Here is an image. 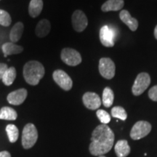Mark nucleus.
<instances>
[{
	"label": "nucleus",
	"instance_id": "22",
	"mask_svg": "<svg viewBox=\"0 0 157 157\" xmlns=\"http://www.w3.org/2000/svg\"><path fill=\"white\" fill-rule=\"evenodd\" d=\"M114 100V94L113 90L109 87H105L103 93V104L105 107L109 108L112 105Z\"/></svg>",
	"mask_w": 157,
	"mask_h": 157
},
{
	"label": "nucleus",
	"instance_id": "1",
	"mask_svg": "<svg viewBox=\"0 0 157 157\" xmlns=\"http://www.w3.org/2000/svg\"><path fill=\"white\" fill-rule=\"evenodd\" d=\"M114 133L106 124L98 125L92 133L90 152L93 156H103L112 148Z\"/></svg>",
	"mask_w": 157,
	"mask_h": 157
},
{
	"label": "nucleus",
	"instance_id": "20",
	"mask_svg": "<svg viewBox=\"0 0 157 157\" xmlns=\"http://www.w3.org/2000/svg\"><path fill=\"white\" fill-rule=\"evenodd\" d=\"M17 113L14 109L10 107H3L0 110V119L14 121L17 119Z\"/></svg>",
	"mask_w": 157,
	"mask_h": 157
},
{
	"label": "nucleus",
	"instance_id": "16",
	"mask_svg": "<svg viewBox=\"0 0 157 157\" xmlns=\"http://www.w3.org/2000/svg\"><path fill=\"white\" fill-rule=\"evenodd\" d=\"M124 0H108L102 5L101 10L103 12L118 11L124 7Z\"/></svg>",
	"mask_w": 157,
	"mask_h": 157
},
{
	"label": "nucleus",
	"instance_id": "31",
	"mask_svg": "<svg viewBox=\"0 0 157 157\" xmlns=\"http://www.w3.org/2000/svg\"><path fill=\"white\" fill-rule=\"evenodd\" d=\"M99 157H105V156H100Z\"/></svg>",
	"mask_w": 157,
	"mask_h": 157
},
{
	"label": "nucleus",
	"instance_id": "13",
	"mask_svg": "<svg viewBox=\"0 0 157 157\" xmlns=\"http://www.w3.org/2000/svg\"><path fill=\"white\" fill-rule=\"evenodd\" d=\"M119 17H120L121 21L124 23H125L129 29L131 31H135L137 30V27H138V21L136 18H134L131 16L130 13L127 10H121L120 14H119Z\"/></svg>",
	"mask_w": 157,
	"mask_h": 157
},
{
	"label": "nucleus",
	"instance_id": "11",
	"mask_svg": "<svg viewBox=\"0 0 157 157\" xmlns=\"http://www.w3.org/2000/svg\"><path fill=\"white\" fill-rule=\"evenodd\" d=\"M84 105L90 110H96L101 105V100L99 95L95 93L87 92L82 98Z\"/></svg>",
	"mask_w": 157,
	"mask_h": 157
},
{
	"label": "nucleus",
	"instance_id": "17",
	"mask_svg": "<svg viewBox=\"0 0 157 157\" xmlns=\"http://www.w3.org/2000/svg\"><path fill=\"white\" fill-rule=\"evenodd\" d=\"M115 152L118 157H126L130 153L128 142L125 140H119L115 145Z\"/></svg>",
	"mask_w": 157,
	"mask_h": 157
},
{
	"label": "nucleus",
	"instance_id": "27",
	"mask_svg": "<svg viewBox=\"0 0 157 157\" xmlns=\"http://www.w3.org/2000/svg\"><path fill=\"white\" fill-rule=\"evenodd\" d=\"M148 96L152 101H157V85H155L151 88L148 91Z\"/></svg>",
	"mask_w": 157,
	"mask_h": 157
},
{
	"label": "nucleus",
	"instance_id": "3",
	"mask_svg": "<svg viewBox=\"0 0 157 157\" xmlns=\"http://www.w3.org/2000/svg\"><path fill=\"white\" fill-rule=\"evenodd\" d=\"M38 139V132L33 124H27L24 127L22 134V145L25 149L31 148L34 146Z\"/></svg>",
	"mask_w": 157,
	"mask_h": 157
},
{
	"label": "nucleus",
	"instance_id": "30",
	"mask_svg": "<svg viewBox=\"0 0 157 157\" xmlns=\"http://www.w3.org/2000/svg\"><path fill=\"white\" fill-rule=\"evenodd\" d=\"M154 36L155 38L157 39V25L155 27V29H154Z\"/></svg>",
	"mask_w": 157,
	"mask_h": 157
},
{
	"label": "nucleus",
	"instance_id": "12",
	"mask_svg": "<svg viewBox=\"0 0 157 157\" xmlns=\"http://www.w3.org/2000/svg\"><path fill=\"white\" fill-rule=\"evenodd\" d=\"M28 95V92L24 88L15 90L7 95V100L10 104L14 105H19L22 104Z\"/></svg>",
	"mask_w": 157,
	"mask_h": 157
},
{
	"label": "nucleus",
	"instance_id": "21",
	"mask_svg": "<svg viewBox=\"0 0 157 157\" xmlns=\"http://www.w3.org/2000/svg\"><path fill=\"white\" fill-rule=\"evenodd\" d=\"M15 78H16V70L15 67H10L6 70L2 80L5 85L10 86L14 82Z\"/></svg>",
	"mask_w": 157,
	"mask_h": 157
},
{
	"label": "nucleus",
	"instance_id": "9",
	"mask_svg": "<svg viewBox=\"0 0 157 157\" xmlns=\"http://www.w3.org/2000/svg\"><path fill=\"white\" fill-rule=\"evenodd\" d=\"M116 37L115 31L108 25H103L100 31V40L103 46L106 48H112L114 46Z\"/></svg>",
	"mask_w": 157,
	"mask_h": 157
},
{
	"label": "nucleus",
	"instance_id": "5",
	"mask_svg": "<svg viewBox=\"0 0 157 157\" xmlns=\"http://www.w3.org/2000/svg\"><path fill=\"white\" fill-rule=\"evenodd\" d=\"M151 130V124L146 121H139L132 127L130 131V137L133 140H140L146 137Z\"/></svg>",
	"mask_w": 157,
	"mask_h": 157
},
{
	"label": "nucleus",
	"instance_id": "29",
	"mask_svg": "<svg viewBox=\"0 0 157 157\" xmlns=\"http://www.w3.org/2000/svg\"><path fill=\"white\" fill-rule=\"evenodd\" d=\"M0 157H11L10 154L8 151H2L0 152Z\"/></svg>",
	"mask_w": 157,
	"mask_h": 157
},
{
	"label": "nucleus",
	"instance_id": "10",
	"mask_svg": "<svg viewBox=\"0 0 157 157\" xmlns=\"http://www.w3.org/2000/svg\"><path fill=\"white\" fill-rule=\"evenodd\" d=\"M72 25L74 29L77 32H82L88 25L87 17L82 10H77L72 15Z\"/></svg>",
	"mask_w": 157,
	"mask_h": 157
},
{
	"label": "nucleus",
	"instance_id": "25",
	"mask_svg": "<svg viewBox=\"0 0 157 157\" xmlns=\"http://www.w3.org/2000/svg\"><path fill=\"white\" fill-rule=\"evenodd\" d=\"M12 23L10 15L7 11L0 10V25L3 26H9Z\"/></svg>",
	"mask_w": 157,
	"mask_h": 157
},
{
	"label": "nucleus",
	"instance_id": "26",
	"mask_svg": "<svg viewBox=\"0 0 157 157\" xmlns=\"http://www.w3.org/2000/svg\"><path fill=\"white\" fill-rule=\"evenodd\" d=\"M96 114H97L98 118L103 124H107L111 121V116L109 115V113L107 111H104L103 109L98 110Z\"/></svg>",
	"mask_w": 157,
	"mask_h": 157
},
{
	"label": "nucleus",
	"instance_id": "2",
	"mask_svg": "<svg viewBox=\"0 0 157 157\" xmlns=\"http://www.w3.org/2000/svg\"><path fill=\"white\" fill-rule=\"evenodd\" d=\"M45 70L43 65L36 60L27 62L23 67V77L30 85H37L44 75Z\"/></svg>",
	"mask_w": 157,
	"mask_h": 157
},
{
	"label": "nucleus",
	"instance_id": "28",
	"mask_svg": "<svg viewBox=\"0 0 157 157\" xmlns=\"http://www.w3.org/2000/svg\"><path fill=\"white\" fill-rule=\"evenodd\" d=\"M8 68L7 67V65L5 63H0V79L2 78V76L6 71V70Z\"/></svg>",
	"mask_w": 157,
	"mask_h": 157
},
{
	"label": "nucleus",
	"instance_id": "14",
	"mask_svg": "<svg viewBox=\"0 0 157 157\" xmlns=\"http://www.w3.org/2000/svg\"><path fill=\"white\" fill-rule=\"evenodd\" d=\"M51 30V24L50 21L47 19L41 20L37 23L36 29H35V33L36 36L40 38L48 36Z\"/></svg>",
	"mask_w": 157,
	"mask_h": 157
},
{
	"label": "nucleus",
	"instance_id": "24",
	"mask_svg": "<svg viewBox=\"0 0 157 157\" xmlns=\"http://www.w3.org/2000/svg\"><path fill=\"white\" fill-rule=\"evenodd\" d=\"M111 115L113 117L117 118L121 120L124 121L127 119V114L126 111L124 109V108L121 106H115L111 109Z\"/></svg>",
	"mask_w": 157,
	"mask_h": 157
},
{
	"label": "nucleus",
	"instance_id": "19",
	"mask_svg": "<svg viewBox=\"0 0 157 157\" xmlns=\"http://www.w3.org/2000/svg\"><path fill=\"white\" fill-rule=\"evenodd\" d=\"M43 9L42 0H31L29 6V13L31 17H36L40 15Z\"/></svg>",
	"mask_w": 157,
	"mask_h": 157
},
{
	"label": "nucleus",
	"instance_id": "15",
	"mask_svg": "<svg viewBox=\"0 0 157 157\" xmlns=\"http://www.w3.org/2000/svg\"><path fill=\"white\" fill-rule=\"evenodd\" d=\"M2 52L4 53L5 58H7V56L10 55L19 54L23 51V48L21 46H19L13 42H7L5 43L2 47Z\"/></svg>",
	"mask_w": 157,
	"mask_h": 157
},
{
	"label": "nucleus",
	"instance_id": "4",
	"mask_svg": "<svg viewBox=\"0 0 157 157\" xmlns=\"http://www.w3.org/2000/svg\"><path fill=\"white\" fill-rule=\"evenodd\" d=\"M151 84V77L148 74L143 73L139 74L137 76L135 81L132 88L133 95L138 96L144 93Z\"/></svg>",
	"mask_w": 157,
	"mask_h": 157
},
{
	"label": "nucleus",
	"instance_id": "8",
	"mask_svg": "<svg viewBox=\"0 0 157 157\" xmlns=\"http://www.w3.org/2000/svg\"><path fill=\"white\" fill-rule=\"evenodd\" d=\"M54 81L56 83L61 87L63 90L68 91L72 88L73 86V82L69 76L63 70H56L53 72L52 74Z\"/></svg>",
	"mask_w": 157,
	"mask_h": 157
},
{
	"label": "nucleus",
	"instance_id": "23",
	"mask_svg": "<svg viewBox=\"0 0 157 157\" xmlns=\"http://www.w3.org/2000/svg\"><path fill=\"white\" fill-rule=\"evenodd\" d=\"M6 132L10 143L16 142L18 138L19 132L17 127L14 124H8L6 127Z\"/></svg>",
	"mask_w": 157,
	"mask_h": 157
},
{
	"label": "nucleus",
	"instance_id": "7",
	"mask_svg": "<svg viewBox=\"0 0 157 157\" xmlns=\"http://www.w3.org/2000/svg\"><path fill=\"white\" fill-rule=\"evenodd\" d=\"M98 68L101 75L106 79H111L115 76L116 66L111 58H102L99 61Z\"/></svg>",
	"mask_w": 157,
	"mask_h": 157
},
{
	"label": "nucleus",
	"instance_id": "18",
	"mask_svg": "<svg viewBox=\"0 0 157 157\" xmlns=\"http://www.w3.org/2000/svg\"><path fill=\"white\" fill-rule=\"evenodd\" d=\"M23 30H24V25L23 23L17 22L15 23L10 33V39L11 42L15 43L18 42L22 36Z\"/></svg>",
	"mask_w": 157,
	"mask_h": 157
},
{
	"label": "nucleus",
	"instance_id": "6",
	"mask_svg": "<svg viewBox=\"0 0 157 157\" xmlns=\"http://www.w3.org/2000/svg\"><path fill=\"white\" fill-rule=\"evenodd\" d=\"M61 60L68 66H76L82 63V56L79 52L71 48H64L61 51Z\"/></svg>",
	"mask_w": 157,
	"mask_h": 157
}]
</instances>
